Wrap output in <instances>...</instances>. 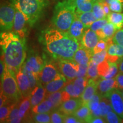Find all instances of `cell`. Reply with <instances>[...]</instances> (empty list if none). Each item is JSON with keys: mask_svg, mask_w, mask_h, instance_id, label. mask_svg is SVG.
Returning <instances> with one entry per match:
<instances>
[{"mask_svg": "<svg viewBox=\"0 0 123 123\" xmlns=\"http://www.w3.org/2000/svg\"><path fill=\"white\" fill-rule=\"evenodd\" d=\"M98 88V81L96 80H88V84L86 86L83 93L80 96V99L83 104H87L90 99L97 92Z\"/></svg>", "mask_w": 123, "mask_h": 123, "instance_id": "cell-22", "label": "cell"}, {"mask_svg": "<svg viewBox=\"0 0 123 123\" xmlns=\"http://www.w3.org/2000/svg\"><path fill=\"white\" fill-rule=\"evenodd\" d=\"M65 115L63 114L59 110H55L51 112V123H64Z\"/></svg>", "mask_w": 123, "mask_h": 123, "instance_id": "cell-42", "label": "cell"}, {"mask_svg": "<svg viewBox=\"0 0 123 123\" xmlns=\"http://www.w3.org/2000/svg\"><path fill=\"white\" fill-rule=\"evenodd\" d=\"M88 79L87 78H76L73 80V98H80L83 93Z\"/></svg>", "mask_w": 123, "mask_h": 123, "instance_id": "cell-23", "label": "cell"}, {"mask_svg": "<svg viewBox=\"0 0 123 123\" xmlns=\"http://www.w3.org/2000/svg\"><path fill=\"white\" fill-rule=\"evenodd\" d=\"M106 98L110 100L113 110L123 119V98L118 89H114Z\"/></svg>", "mask_w": 123, "mask_h": 123, "instance_id": "cell-11", "label": "cell"}, {"mask_svg": "<svg viewBox=\"0 0 123 123\" xmlns=\"http://www.w3.org/2000/svg\"><path fill=\"white\" fill-rule=\"evenodd\" d=\"M54 111L53 103L49 99H46L38 105L32 108V114L40 113H49Z\"/></svg>", "mask_w": 123, "mask_h": 123, "instance_id": "cell-25", "label": "cell"}, {"mask_svg": "<svg viewBox=\"0 0 123 123\" xmlns=\"http://www.w3.org/2000/svg\"><path fill=\"white\" fill-rule=\"evenodd\" d=\"M92 12H93V14L96 17L97 19L107 18L103 7L99 0H95L94 4L93 5V7H92Z\"/></svg>", "mask_w": 123, "mask_h": 123, "instance_id": "cell-31", "label": "cell"}, {"mask_svg": "<svg viewBox=\"0 0 123 123\" xmlns=\"http://www.w3.org/2000/svg\"><path fill=\"white\" fill-rule=\"evenodd\" d=\"M113 41L115 43L123 47V28L117 31L113 37Z\"/></svg>", "mask_w": 123, "mask_h": 123, "instance_id": "cell-47", "label": "cell"}, {"mask_svg": "<svg viewBox=\"0 0 123 123\" xmlns=\"http://www.w3.org/2000/svg\"><path fill=\"white\" fill-rule=\"evenodd\" d=\"M76 7L74 0H62L55 5L52 22L55 28L68 32L76 17Z\"/></svg>", "mask_w": 123, "mask_h": 123, "instance_id": "cell-3", "label": "cell"}, {"mask_svg": "<svg viewBox=\"0 0 123 123\" xmlns=\"http://www.w3.org/2000/svg\"><path fill=\"white\" fill-rule=\"evenodd\" d=\"M98 65L94 62L91 61L88 64V70H87V74L86 78L88 80L93 79L96 80L99 76V73H98Z\"/></svg>", "mask_w": 123, "mask_h": 123, "instance_id": "cell-34", "label": "cell"}, {"mask_svg": "<svg viewBox=\"0 0 123 123\" xmlns=\"http://www.w3.org/2000/svg\"><path fill=\"white\" fill-rule=\"evenodd\" d=\"M42 41L47 53L55 59L73 60L75 52L81 46L68 32L48 28L42 33Z\"/></svg>", "mask_w": 123, "mask_h": 123, "instance_id": "cell-1", "label": "cell"}, {"mask_svg": "<svg viewBox=\"0 0 123 123\" xmlns=\"http://www.w3.org/2000/svg\"><path fill=\"white\" fill-rule=\"evenodd\" d=\"M91 113V111L88 105L87 104H83L73 115L81 123H89L92 117Z\"/></svg>", "mask_w": 123, "mask_h": 123, "instance_id": "cell-24", "label": "cell"}, {"mask_svg": "<svg viewBox=\"0 0 123 123\" xmlns=\"http://www.w3.org/2000/svg\"><path fill=\"white\" fill-rule=\"evenodd\" d=\"M47 96L46 89L43 85L39 83L34 90L30 95L31 108L38 105L43 101Z\"/></svg>", "mask_w": 123, "mask_h": 123, "instance_id": "cell-19", "label": "cell"}, {"mask_svg": "<svg viewBox=\"0 0 123 123\" xmlns=\"http://www.w3.org/2000/svg\"><path fill=\"white\" fill-rule=\"evenodd\" d=\"M108 22L107 18H104V19H97L91 25L90 28L92 30L96 31L101 30L104 26Z\"/></svg>", "mask_w": 123, "mask_h": 123, "instance_id": "cell-43", "label": "cell"}, {"mask_svg": "<svg viewBox=\"0 0 123 123\" xmlns=\"http://www.w3.org/2000/svg\"><path fill=\"white\" fill-rule=\"evenodd\" d=\"M59 73H60L59 68L54 63L51 62H46L42 70L38 75L39 83L44 86L54 79Z\"/></svg>", "mask_w": 123, "mask_h": 123, "instance_id": "cell-8", "label": "cell"}, {"mask_svg": "<svg viewBox=\"0 0 123 123\" xmlns=\"http://www.w3.org/2000/svg\"><path fill=\"white\" fill-rule=\"evenodd\" d=\"M64 123H81V122L74 115H65V116H64Z\"/></svg>", "mask_w": 123, "mask_h": 123, "instance_id": "cell-49", "label": "cell"}, {"mask_svg": "<svg viewBox=\"0 0 123 123\" xmlns=\"http://www.w3.org/2000/svg\"><path fill=\"white\" fill-rule=\"evenodd\" d=\"M119 66L117 63L110 62V68L108 71L102 78L103 79H111L115 78L119 71Z\"/></svg>", "mask_w": 123, "mask_h": 123, "instance_id": "cell-40", "label": "cell"}, {"mask_svg": "<svg viewBox=\"0 0 123 123\" xmlns=\"http://www.w3.org/2000/svg\"><path fill=\"white\" fill-rule=\"evenodd\" d=\"M107 18L108 22L112 23L116 26L117 31L123 27V13L111 12Z\"/></svg>", "mask_w": 123, "mask_h": 123, "instance_id": "cell-29", "label": "cell"}, {"mask_svg": "<svg viewBox=\"0 0 123 123\" xmlns=\"http://www.w3.org/2000/svg\"><path fill=\"white\" fill-rule=\"evenodd\" d=\"M111 12L117 13H123V2L120 1L114 0L109 4Z\"/></svg>", "mask_w": 123, "mask_h": 123, "instance_id": "cell-45", "label": "cell"}, {"mask_svg": "<svg viewBox=\"0 0 123 123\" xmlns=\"http://www.w3.org/2000/svg\"><path fill=\"white\" fill-rule=\"evenodd\" d=\"M86 29L83 24L76 16L69 29L68 33L72 37L81 42V38L83 37Z\"/></svg>", "mask_w": 123, "mask_h": 123, "instance_id": "cell-17", "label": "cell"}, {"mask_svg": "<svg viewBox=\"0 0 123 123\" xmlns=\"http://www.w3.org/2000/svg\"><path fill=\"white\" fill-rule=\"evenodd\" d=\"M1 92L7 97L10 104L17 103L22 99L15 74L7 66H6L4 74L1 76Z\"/></svg>", "mask_w": 123, "mask_h": 123, "instance_id": "cell-5", "label": "cell"}, {"mask_svg": "<svg viewBox=\"0 0 123 123\" xmlns=\"http://www.w3.org/2000/svg\"><path fill=\"white\" fill-rule=\"evenodd\" d=\"M76 16L83 24L86 28H90L91 25L97 20L92 11L78 13L76 12Z\"/></svg>", "mask_w": 123, "mask_h": 123, "instance_id": "cell-26", "label": "cell"}, {"mask_svg": "<svg viewBox=\"0 0 123 123\" xmlns=\"http://www.w3.org/2000/svg\"><path fill=\"white\" fill-rule=\"evenodd\" d=\"M107 50L108 55L117 56L120 58L123 56V47L115 43L110 44Z\"/></svg>", "mask_w": 123, "mask_h": 123, "instance_id": "cell-36", "label": "cell"}, {"mask_svg": "<svg viewBox=\"0 0 123 123\" xmlns=\"http://www.w3.org/2000/svg\"><path fill=\"white\" fill-rule=\"evenodd\" d=\"M100 40V38L96 32L90 28H86L81 38V43L85 48L92 51Z\"/></svg>", "mask_w": 123, "mask_h": 123, "instance_id": "cell-15", "label": "cell"}, {"mask_svg": "<svg viewBox=\"0 0 123 123\" xmlns=\"http://www.w3.org/2000/svg\"><path fill=\"white\" fill-rule=\"evenodd\" d=\"M119 91H120V92L121 94V95H122V96L123 98V90H119Z\"/></svg>", "mask_w": 123, "mask_h": 123, "instance_id": "cell-54", "label": "cell"}, {"mask_svg": "<svg viewBox=\"0 0 123 123\" xmlns=\"http://www.w3.org/2000/svg\"><path fill=\"white\" fill-rule=\"evenodd\" d=\"M63 90L57 92L47 94L46 99H49L52 103L54 108V111L57 110L61 104L63 103Z\"/></svg>", "mask_w": 123, "mask_h": 123, "instance_id": "cell-28", "label": "cell"}, {"mask_svg": "<svg viewBox=\"0 0 123 123\" xmlns=\"http://www.w3.org/2000/svg\"><path fill=\"white\" fill-rule=\"evenodd\" d=\"M68 81L69 80L65 76H64L61 73H59L54 79L44 86L47 94L63 90Z\"/></svg>", "mask_w": 123, "mask_h": 123, "instance_id": "cell-14", "label": "cell"}, {"mask_svg": "<svg viewBox=\"0 0 123 123\" xmlns=\"http://www.w3.org/2000/svg\"><path fill=\"white\" fill-rule=\"evenodd\" d=\"M30 96L22 98L19 103V116L23 121H26L30 118V112L31 110Z\"/></svg>", "mask_w": 123, "mask_h": 123, "instance_id": "cell-21", "label": "cell"}, {"mask_svg": "<svg viewBox=\"0 0 123 123\" xmlns=\"http://www.w3.org/2000/svg\"><path fill=\"white\" fill-rule=\"evenodd\" d=\"M93 54L92 50H88L81 45L75 52L73 60L79 64H88Z\"/></svg>", "mask_w": 123, "mask_h": 123, "instance_id": "cell-18", "label": "cell"}, {"mask_svg": "<svg viewBox=\"0 0 123 123\" xmlns=\"http://www.w3.org/2000/svg\"><path fill=\"white\" fill-rule=\"evenodd\" d=\"M103 1H104V2H107L109 4L111 2H112V1H114V0H103ZM116 1H120L121 2H123V0H116Z\"/></svg>", "mask_w": 123, "mask_h": 123, "instance_id": "cell-53", "label": "cell"}, {"mask_svg": "<svg viewBox=\"0 0 123 123\" xmlns=\"http://www.w3.org/2000/svg\"><path fill=\"white\" fill-rule=\"evenodd\" d=\"M79 64L74 60L61 59L58 63V68L62 74L69 81L77 78Z\"/></svg>", "mask_w": 123, "mask_h": 123, "instance_id": "cell-7", "label": "cell"}, {"mask_svg": "<svg viewBox=\"0 0 123 123\" xmlns=\"http://www.w3.org/2000/svg\"><path fill=\"white\" fill-rule=\"evenodd\" d=\"M19 103H15L13 105L7 123H19L22 122V119L19 116Z\"/></svg>", "mask_w": 123, "mask_h": 123, "instance_id": "cell-32", "label": "cell"}, {"mask_svg": "<svg viewBox=\"0 0 123 123\" xmlns=\"http://www.w3.org/2000/svg\"><path fill=\"white\" fill-rule=\"evenodd\" d=\"M89 123H106L105 118L102 117H92Z\"/></svg>", "mask_w": 123, "mask_h": 123, "instance_id": "cell-51", "label": "cell"}, {"mask_svg": "<svg viewBox=\"0 0 123 123\" xmlns=\"http://www.w3.org/2000/svg\"><path fill=\"white\" fill-rule=\"evenodd\" d=\"M43 58L37 54H31L27 57L25 63L22 65L23 68L38 75L45 64Z\"/></svg>", "mask_w": 123, "mask_h": 123, "instance_id": "cell-9", "label": "cell"}, {"mask_svg": "<svg viewBox=\"0 0 123 123\" xmlns=\"http://www.w3.org/2000/svg\"><path fill=\"white\" fill-rule=\"evenodd\" d=\"M102 96L100 94L99 92H96V93L92 97L87 103L89 108L90 109L91 113L98 108L99 107L100 102Z\"/></svg>", "mask_w": 123, "mask_h": 123, "instance_id": "cell-37", "label": "cell"}, {"mask_svg": "<svg viewBox=\"0 0 123 123\" xmlns=\"http://www.w3.org/2000/svg\"><path fill=\"white\" fill-rule=\"evenodd\" d=\"M1 59L14 73L22 67L26 58V38L13 31H2L0 35Z\"/></svg>", "mask_w": 123, "mask_h": 123, "instance_id": "cell-2", "label": "cell"}, {"mask_svg": "<svg viewBox=\"0 0 123 123\" xmlns=\"http://www.w3.org/2000/svg\"><path fill=\"white\" fill-rule=\"evenodd\" d=\"M95 0H74L76 12L82 13L92 11Z\"/></svg>", "mask_w": 123, "mask_h": 123, "instance_id": "cell-27", "label": "cell"}, {"mask_svg": "<svg viewBox=\"0 0 123 123\" xmlns=\"http://www.w3.org/2000/svg\"><path fill=\"white\" fill-rule=\"evenodd\" d=\"M107 56V50H105L99 53L93 54L92 55L91 60V61L94 62L95 63L99 64L106 60V58Z\"/></svg>", "mask_w": 123, "mask_h": 123, "instance_id": "cell-41", "label": "cell"}, {"mask_svg": "<svg viewBox=\"0 0 123 123\" xmlns=\"http://www.w3.org/2000/svg\"><path fill=\"white\" fill-rule=\"evenodd\" d=\"M106 123H123V119L119 116L114 111L108 112L105 117Z\"/></svg>", "mask_w": 123, "mask_h": 123, "instance_id": "cell-39", "label": "cell"}, {"mask_svg": "<svg viewBox=\"0 0 123 123\" xmlns=\"http://www.w3.org/2000/svg\"><path fill=\"white\" fill-rule=\"evenodd\" d=\"M108 47V44L107 41L105 39H100L93 49L92 52L93 54L99 53L102 51L107 50Z\"/></svg>", "mask_w": 123, "mask_h": 123, "instance_id": "cell-46", "label": "cell"}, {"mask_svg": "<svg viewBox=\"0 0 123 123\" xmlns=\"http://www.w3.org/2000/svg\"><path fill=\"white\" fill-rule=\"evenodd\" d=\"M22 68L23 71H24V73L26 74L27 77H28L29 82H30L31 91H33L35 87H36L40 83L39 79H38V75H35V74L33 73L32 72L26 70V69H25L24 68H23L22 66Z\"/></svg>", "mask_w": 123, "mask_h": 123, "instance_id": "cell-38", "label": "cell"}, {"mask_svg": "<svg viewBox=\"0 0 123 123\" xmlns=\"http://www.w3.org/2000/svg\"><path fill=\"white\" fill-rule=\"evenodd\" d=\"M83 104L80 98H72L64 101L58 110L64 115H73L77 110Z\"/></svg>", "mask_w": 123, "mask_h": 123, "instance_id": "cell-13", "label": "cell"}, {"mask_svg": "<svg viewBox=\"0 0 123 123\" xmlns=\"http://www.w3.org/2000/svg\"><path fill=\"white\" fill-rule=\"evenodd\" d=\"M31 117L34 123H51V112L32 114Z\"/></svg>", "mask_w": 123, "mask_h": 123, "instance_id": "cell-35", "label": "cell"}, {"mask_svg": "<svg viewBox=\"0 0 123 123\" xmlns=\"http://www.w3.org/2000/svg\"><path fill=\"white\" fill-rule=\"evenodd\" d=\"M115 79L117 83V89L119 90H123V73H120L117 74L115 77Z\"/></svg>", "mask_w": 123, "mask_h": 123, "instance_id": "cell-50", "label": "cell"}, {"mask_svg": "<svg viewBox=\"0 0 123 123\" xmlns=\"http://www.w3.org/2000/svg\"><path fill=\"white\" fill-rule=\"evenodd\" d=\"M101 31L103 34V39H107L113 38L117 29L114 25L108 22L101 29Z\"/></svg>", "mask_w": 123, "mask_h": 123, "instance_id": "cell-30", "label": "cell"}, {"mask_svg": "<svg viewBox=\"0 0 123 123\" xmlns=\"http://www.w3.org/2000/svg\"><path fill=\"white\" fill-rule=\"evenodd\" d=\"M88 64H79L77 78H86L88 70Z\"/></svg>", "mask_w": 123, "mask_h": 123, "instance_id": "cell-48", "label": "cell"}, {"mask_svg": "<svg viewBox=\"0 0 123 123\" xmlns=\"http://www.w3.org/2000/svg\"><path fill=\"white\" fill-rule=\"evenodd\" d=\"M27 25L29 26V25L25 15L16 8L14 25L12 29L13 31L21 37L26 38L27 32Z\"/></svg>", "mask_w": 123, "mask_h": 123, "instance_id": "cell-10", "label": "cell"}, {"mask_svg": "<svg viewBox=\"0 0 123 123\" xmlns=\"http://www.w3.org/2000/svg\"><path fill=\"white\" fill-rule=\"evenodd\" d=\"M14 104L6 103L0 107V122L7 123Z\"/></svg>", "mask_w": 123, "mask_h": 123, "instance_id": "cell-33", "label": "cell"}, {"mask_svg": "<svg viewBox=\"0 0 123 123\" xmlns=\"http://www.w3.org/2000/svg\"><path fill=\"white\" fill-rule=\"evenodd\" d=\"M15 78L17 82L18 88L22 95V98L30 96L31 89L28 77L23 71L22 67L17 71Z\"/></svg>", "mask_w": 123, "mask_h": 123, "instance_id": "cell-12", "label": "cell"}, {"mask_svg": "<svg viewBox=\"0 0 123 123\" xmlns=\"http://www.w3.org/2000/svg\"><path fill=\"white\" fill-rule=\"evenodd\" d=\"M117 83L115 78L111 79H103L98 81L97 92L103 97L106 96L114 89H117Z\"/></svg>", "mask_w": 123, "mask_h": 123, "instance_id": "cell-16", "label": "cell"}, {"mask_svg": "<svg viewBox=\"0 0 123 123\" xmlns=\"http://www.w3.org/2000/svg\"><path fill=\"white\" fill-rule=\"evenodd\" d=\"M118 66H119V70L120 73H123V56L117 62Z\"/></svg>", "mask_w": 123, "mask_h": 123, "instance_id": "cell-52", "label": "cell"}, {"mask_svg": "<svg viewBox=\"0 0 123 123\" xmlns=\"http://www.w3.org/2000/svg\"><path fill=\"white\" fill-rule=\"evenodd\" d=\"M113 110L111 102L106 97H102L98 108L92 112V117H102L105 118L108 112Z\"/></svg>", "mask_w": 123, "mask_h": 123, "instance_id": "cell-20", "label": "cell"}, {"mask_svg": "<svg viewBox=\"0 0 123 123\" xmlns=\"http://www.w3.org/2000/svg\"><path fill=\"white\" fill-rule=\"evenodd\" d=\"M98 68L99 76L102 78L104 75H105L107 72L108 71L109 68H110V62L107 60L102 62L98 65Z\"/></svg>", "mask_w": 123, "mask_h": 123, "instance_id": "cell-44", "label": "cell"}, {"mask_svg": "<svg viewBox=\"0 0 123 123\" xmlns=\"http://www.w3.org/2000/svg\"><path fill=\"white\" fill-rule=\"evenodd\" d=\"M10 2L25 15L31 27L43 15L49 5V0H10Z\"/></svg>", "mask_w": 123, "mask_h": 123, "instance_id": "cell-4", "label": "cell"}, {"mask_svg": "<svg viewBox=\"0 0 123 123\" xmlns=\"http://www.w3.org/2000/svg\"><path fill=\"white\" fill-rule=\"evenodd\" d=\"M16 8L12 3L4 4L0 8V27L1 31L13 29Z\"/></svg>", "mask_w": 123, "mask_h": 123, "instance_id": "cell-6", "label": "cell"}]
</instances>
